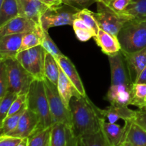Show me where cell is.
Here are the masks:
<instances>
[{
    "label": "cell",
    "mask_w": 146,
    "mask_h": 146,
    "mask_svg": "<svg viewBox=\"0 0 146 146\" xmlns=\"http://www.w3.org/2000/svg\"><path fill=\"white\" fill-rule=\"evenodd\" d=\"M70 109L72 114V131L78 139L101 131V122L104 118L101 109L88 97L80 94L74 96L70 101Z\"/></svg>",
    "instance_id": "6da1fadb"
},
{
    "label": "cell",
    "mask_w": 146,
    "mask_h": 146,
    "mask_svg": "<svg viewBox=\"0 0 146 146\" xmlns=\"http://www.w3.org/2000/svg\"><path fill=\"white\" fill-rule=\"evenodd\" d=\"M27 108L35 113L39 118V125L36 132L52 126L54 123L44 80L35 79L33 81L27 94Z\"/></svg>",
    "instance_id": "7a4b0ae2"
},
{
    "label": "cell",
    "mask_w": 146,
    "mask_h": 146,
    "mask_svg": "<svg viewBox=\"0 0 146 146\" xmlns=\"http://www.w3.org/2000/svg\"><path fill=\"white\" fill-rule=\"evenodd\" d=\"M121 51L133 53L146 48V19H132L124 23L118 34Z\"/></svg>",
    "instance_id": "3957f363"
},
{
    "label": "cell",
    "mask_w": 146,
    "mask_h": 146,
    "mask_svg": "<svg viewBox=\"0 0 146 146\" xmlns=\"http://www.w3.org/2000/svg\"><path fill=\"white\" fill-rule=\"evenodd\" d=\"M3 61L7 66L9 77L8 91L18 95L27 94L35 78L24 68L17 58H7Z\"/></svg>",
    "instance_id": "277c9868"
},
{
    "label": "cell",
    "mask_w": 146,
    "mask_h": 146,
    "mask_svg": "<svg viewBox=\"0 0 146 146\" xmlns=\"http://www.w3.org/2000/svg\"><path fill=\"white\" fill-rule=\"evenodd\" d=\"M50 112L54 123H63L72 128V114L59 95L56 85L46 78L44 79Z\"/></svg>",
    "instance_id": "5b68a950"
},
{
    "label": "cell",
    "mask_w": 146,
    "mask_h": 146,
    "mask_svg": "<svg viewBox=\"0 0 146 146\" xmlns=\"http://www.w3.org/2000/svg\"><path fill=\"white\" fill-rule=\"evenodd\" d=\"M80 10L67 4L48 7L41 18V27L45 31L59 26H72L76 14Z\"/></svg>",
    "instance_id": "8992f818"
},
{
    "label": "cell",
    "mask_w": 146,
    "mask_h": 146,
    "mask_svg": "<svg viewBox=\"0 0 146 146\" xmlns=\"http://www.w3.org/2000/svg\"><path fill=\"white\" fill-rule=\"evenodd\" d=\"M46 50L41 45L19 51L17 59L28 71L35 79L44 80L46 78L44 74Z\"/></svg>",
    "instance_id": "52a82bcc"
},
{
    "label": "cell",
    "mask_w": 146,
    "mask_h": 146,
    "mask_svg": "<svg viewBox=\"0 0 146 146\" xmlns=\"http://www.w3.org/2000/svg\"><path fill=\"white\" fill-rule=\"evenodd\" d=\"M99 29L118 36L119 31L127 21L118 13L101 2H97V12H94Z\"/></svg>",
    "instance_id": "ba28073f"
},
{
    "label": "cell",
    "mask_w": 146,
    "mask_h": 146,
    "mask_svg": "<svg viewBox=\"0 0 146 146\" xmlns=\"http://www.w3.org/2000/svg\"><path fill=\"white\" fill-rule=\"evenodd\" d=\"M111 73V85H127L133 86L134 83L131 80L129 71L122 51L113 56H109Z\"/></svg>",
    "instance_id": "9c48e42d"
},
{
    "label": "cell",
    "mask_w": 146,
    "mask_h": 146,
    "mask_svg": "<svg viewBox=\"0 0 146 146\" xmlns=\"http://www.w3.org/2000/svg\"><path fill=\"white\" fill-rule=\"evenodd\" d=\"M41 26L31 19L18 16L0 27V37L9 34H27L37 29Z\"/></svg>",
    "instance_id": "30bf717a"
},
{
    "label": "cell",
    "mask_w": 146,
    "mask_h": 146,
    "mask_svg": "<svg viewBox=\"0 0 146 146\" xmlns=\"http://www.w3.org/2000/svg\"><path fill=\"white\" fill-rule=\"evenodd\" d=\"M39 125V118L31 110H26L20 118L17 128L7 134V135L17 137V138H29L35 133Z\"/></svg>",
    "instance_id": "8fae6325"
},
{
    "label": "cell",
    "mask_w": 146,
    "mask_h": 146,
    "mask_svg": "<svg viewBox=\"0 0 146 146\" xmlns=\"http://www.w3.org/2000/svg\"><path fill=\"white\" fill-rule=\"evenodd\" d=\"M51 146H78V138L72 128L63 123H54L51 126Z\"/></svg>",
    "instance_id": "7c38bea8"
},
{
    "label": "cell",
    "mask_w": 146,
    "mask_h": 146,
    "mask_svg": "<svg viewBox=\"0 0 146 146\" xmlns=\"http://www.w3.org/2000/svg\"><path fill=\"white\" fill-rule=\"evenodd\" d=\"M24 34H9L0 37V60L17 58Z\"/></svg>",
    "instance_id": "4fadbf2b"
},
{
    "label": "cell",
    "mask_w": 146,
    "mask_h": 146,
    "mask_svg": "<svg viewBox=\"0 0 146 146\" xmlns=\"http://www.w3.org/2000/svg\"><path fill=\"white\" fill-rule=\"evenodd\" d=\"M19 16L25 17L34 20L41 24L40 21L48 6L40 0H17Z\"/></svg>",
    "instance_id": "5bb4252c"
},
{
    "label": "cell",
    "mask_w": 146,
    "mask_h": 146,
    "mask_svg": "<svg viewBox=\"0 0 146 146\" xmlns=\"http://www.w3.org/2000/svg\"><path fill=\"white\" fill-rule=\"evenodd\" d=\"M129 71L130 76L135 84L141 73L146 67V48L133 53L122 51Z\"/></svg>",
    "instance_id": "9a60e30c"
},
{
    "label": "cell",
    "mask_w": 146,
    "mask_h": 146,
    "mask_svg": "<svg viewBox=\"0 0 146 146\" xmlns=\"http://www.w3.org/2000/svg\"><path fill=\"white\" fill-rule=\"evenodd\" d=\"M133 86L111 85L105 98L111 105L128 106L131 105L133 98Z\"/></svg>",
    "instance_id": "2e32d148"
},
{
    "label": "cell",
    "mask_w": 146,
    "mask_h": 146,
    "mask_svg": "<svg viewBox=\"0 0 146 146\" xmlns=\"http://www.w3.org/2000/svg\"><path fill=\"white\" fill-rule=\"evenodd\" d=\"M97 45L101 48L103 53L108 56H113L121 51V46L118 37L99 29L97 35L94 37Z\"/></svg>",
    "instance_id": "e0dca14e"
},
{
    "label": "cell",
    "mask_w": 146,
    "mask_h": 146,
    "mask_svg": "<svg viewBox=\"0 0 146 146\" xmlns=\"http://www.w3.org/2000/svg\"><path fill=\"white\" fill-rule=\"evenodd\" d=\"M57 61H58L61 69L65 73L66 76L69 78V80L71 81L76 89L77 90L78 94L84 97H88L86 96V90L84 88V85H83L81 78L78 75V71H77L76 68L72 63V61L65 55L60 56L57 59Z\"/></svg>",
    "instance_id": "ac0fdd59"
},
{
    "label": "cell",
    "mask_w": 146,
    "mask_h": 146,
    "mask_svg": "<svg viewBox=\"0 0 146 146\" xmlns=\"http://www.w3.org/2000/svg\"><path fill=\"white\" fill-rule=\"evenodd\" d=\"M101 131L111 146H120L125 139V126L121 127L115 123L106 122L103 118L101 122Z\"/></svg>",
    "instance_id": "d6986e66"
},
{
    "label": "cell",
    "mask_w": 146,
    "mask_h": 146,
    "mask_svg": "<svg viewBox=\"0 0 146 146\" xmlns=\"http://www.w3.org/2000/svg\"><path fill=\"white\" fill-rule=\"evenodd\" d=\"M100 111L103 118H107L111 123H115L119 119L125 121H133L136 114V111L130 109L125 106L111 105L106 109H101Z\"/></svg>",
    "instance_id": "ffe728a7"
},
{
    "label": "cell",
    "mask_w": 146,
    "mask_h": 146,
    "mask_svg": "<svg viewBox=\"0 0 146 146\" xmlns=\"http://www.w3.org/2000/svg\"><path fill=\"white\" fill-rule=\"evenodd\" d=\"M125 133L124 141L133 146H146V131L133 121H125Z\"/></svg>",
    "instance_id": "44dd1931"
},
{
    "label": "cell",
    "mask_w": 146,
    "mask_h": 146,
    "mask_svg": "<svg viewBox=\"0 0 146 146\" xmlns=\"http://www.w3.org/2000/svg\"><path fill=\"white\" fill-rule=\"evenodd\" d=\"M57 88L61 98L67 108H70V101L74 96L78 95V92L73 85L69 78L60 67V74L58 78Z\"/></svg>",
    "instance_id": "7402d4cb"
},
{
    "label": "cell",
    "mask_w": 146,
    "mask_h": 146,
    "mask_svg": "<svg viewBox=\"0 0 146 146\" xmlns=\"http://www.w3.org/2000/svg\"><path fill=\"white\" fill-rule=\"evenodd\" d=\"M119 15L126 20L146 19V0H131L128 7Z\"/></svg>",
    "instance_id": "603a6c76"
},
{
    "label": "cell",
    "mask_w": 146,
    "mask_h": 146,
    "mask_svg": "<svg viewBox=\"0 0 146 146\" xmlns=\"http://www.w3.org/2000/svg\"><path fill=\"white\" fill-rule=\"evenodd\" d=\"M44 74L47 79L57 86L59 78L60 66L57 60L49 53H46Z\"/></svg>",
    "instance_id": "cb8c5ba5"
},
{
    "label": "cell",
    "mask_w": 146,
    "mask_h": 146,
    "mask_svg": "<svg viewBox=\"0 0 146 146\" xmlns=\"http://www.w3.org/2000/svg\"><path fill=\"white\" fill-rule=\"evenodd\" d=\"M19 16L17 0H4L0 5V27Z\"/></svg>",
    "instance_id": "d4e9b609"
},
{
    "label": "cell",
    "mask_w": 146,
    "mask_h": 146,
    "mask_svg": "<svg viewBox=\"0 0 146 146\" xmlns=\"http://www.w3.org/2000/svg\"><path fill=\"white\" fill-rule=\"evenodd\" d=\"M27 109V104L16 113L7 116L2 122L0 123V135H7L17 128L21 115Z\"/></svg>",
    "instance_id": "484cf974"
},
{
    "label": "cell",
    "mask_w": 146,
    "mask_h": 146,
    "mask_svg": "<svg viewBox=\"0 0 146 146\" xmlns=\"http://www.w3.org/2000/svg\"><path fill=\"white\" fill-rule=\"evenodd\" d=\"M44 30L41 26L37 29L24 34L19 51H24V50L33 48L36 46L41 45L43 36H44Z\"/></svg>",
    "instance_id": "4316f807"
},
{
    "label": "cell",
    "mask_w": 146,
    "mask_h": 146,
    "mask_svg": "<svg viewBox=\"0 0 146 146\" xmlns=\"http://www.w3.org/2000/svg\"><path fill=\"white\" fill-rule=\"evenodd\" d=\"M72 27L76 36L81 41H87L96 36V33L84 21L78 18L74 19Z\"/></svg>",
    "instance_id": "83f0119b"
},
{
    "label": "cell",
    "mask_w": 146,
    "mask_h": 146,
    "mask_svg": "<svg viewBox=\"0 0 146 146\" xmlns=\"http://www.w3.org/2000/svg\"><path fill=\"white\" fill-rule=\"evenodd\" d=\"M78 146H111L101 130L94 134L84 135L78 139Z\"/></svg>",
    "instance_id": "f1b7e54d"
},
{
    "label": "cell",
    "mask_w": 146,
    "mask_h": 146,
    "mask_svg": "<svg viewBox=\"0 0 146 146\" xmlns=\"http://www.w3.org/2000/svg\"><path fill=\"white\" fill-rule=\"evenodd\" d=\"M51 127L41 130L29 138L28 146H51Z\"/></svg>",
    "instance_id": "f546056e"
},
{
    "label": "cell",
    "mask_w": 146,
    "mask_h": 146,
    "mask_svg": "<svg viewBox=\"0 0 146 146\" xmlns=\"http://www.w3.org/2000/svg\"><path fill=\"white\" fill-rule=\"evenodd\" d=\"M131 105L135 106L139 109L146 108V84H134Z\"/></svg>",
    "instance_id": "4dcf8cb0"
},
{
    "label": "cell",
    "mask_w": 146,
    "mask_h": 146,
    "mask_svg": "<svg viewBox=\"0 0 146 146\" xmlns=\"http://www.w3.org/2000/svg\"><path fill=\"white\" fill-rule=\"evenodd\" d=\"M18 96L16 93L7 91L3 98H0V123L7 116L13 102Z\"/></svg>",
    "instance_id": "1f68e13d"
},
{
    "label": "cell",
    "mask_w": 146,
    "mask_h": 146,
    "mask_svg": "<svg viewBox=\"0 0 146 146\" xmlns=\"http://www.w3.org/2000/svg\"><path fill=\"white\" fill-rule=\"evenodd\" d=\"M76 18H78L84 21L97 35L99 30V27L94 17V12L90 11L88 9H84L77 12L76 14Z\"/></svg>",
    "instance_id": "d6a6232c"
},
{
    "label": "cell",
    "mask_w": 146,
    "mask_h": 146,
    "mask_svg": "<svg viewBox=\"0 0 146 146\" xmlns=\"http://www.w3.org/2000/svg\"><path fill=\"white\" fill-rule=\"evenodd\" d=\"M41 45L42 46L43 48L46 50V52L51 54L56 60L60 56L64 55L61 53V51L59 50V48L56 45V44L53 41L52 38H51V36L48 34V31H45L44 30V36H43L42 41H41Z\"/></svg>",
    "instance_id": "836d02e7"
},
{
    "label": "cell",
    "mask_w": 146,
    "mask_h": 146,
    "mask_svg": "<svg viewBox=\"0 0 146 146\" xmlns=\"http://www.w3.org/2000/svg\"><path fill=\"white\" fill-rule=\"evenodd\" d=\"M9 77L7 66L3 60H0V98H3L8 91Z\"/></svg>",
    "instance_id": "e575fe53"
},
{
    "label": "cell",
    "mask_w": 146,
    "mask_h": 146,
    "mask_svg": "<svg viewBox=\"0 0 146 146\" xmlns=\"http://www.w3.org/2000/svg\"><path fill=\"white\" fill-rule=\"evenodd\" d=\"M27 94H21V95H18L17 98H16L15 101L13 102L11 108H10L9 111L8 113L9 115H11L12 114L16 113L19 111L21 109L23 106L27 104Z\"/></svg>",
    "instance_id": "d590c367"
},
{
    "label": "cell",
    "mask_w": 146,
    "mask_h": 146,
    "mask_svg": "<svg viewBox=\"0 0 146 146\" xmlns=\"http://www.w3.org/2000/svg\"><path fill=\"white\" fill-rule=\"evenodd\" d=\"M131 0H111L108 7H110L115 12L121 14L128 7Z\"/></svg>",
    "instance_id": "8d00e7d4"
},
{
    "label": "cell",
    "mask_w": 146,
    "mask_h": 146,
    "mask_svg": "<svg viewBox=\"0 0 146 146\" xmlns=\"http://www.w3.org/2000/svg\"><path fill=\"white\" fill-rule=\"evenodd\" d=\"M63 4L71 6L79 10L87 9L96 2V0H62Z\"/></svg>",
    "instance_id": "74e56055"
},
{
    "label": "cell",
    "mask_w": 146,
    "mask_h": 146,
    "mask_svg": "<svg viewBox=\"0 0 146 146\" xmlns=\"http://www.w3.org/2000/svg\"><path fill=\"white\" fill-rule=\"evenodd\" d=\"M22 138L11 135H0V146H17Z\"/></svg>",
    "instance_id": "f35d334b"
},
{
    "label": "cell",
    "mask_w": 146,
    "mask_h": 146,
    "mask_svg": "<svg viewBox=\"0 0 146 146\" xmlns=\"http://www.w3.org/2000/svg\"><path fill=\"white\" fill-rule=\"evenodd\" d=\"M133 121L146 131V109L143 108L136 111V114Z\"/></svg>",
    "instance_id": "ab89813d"
},
{
    "label": "cell",
    "mask_w": 146,
    "mask_h": 146,
    "mask_svg": "<svg viewBox=\"0 0 146 146\" xmlns=\"http://www.w3.org/2000/svg\"><path fill=\"white\" fill-rule=\"evenodd\" d=\"M48 7H57L63 4L62 0H40Z\"/></svg>",
    "instance_id": "60d3db41"
},
{
    "label": "cell",
    "mask_w": 146,
    "mask_h": 146,
    "mask_svg": "<svg viewBox=\"0 0 146 146\" xmlns=\"http://www.w3.org/2000/svg\"><path fill=\"white\" fill-rule=\"evenodd\" d=\"M135 84H146V67L143 69V71L141 73L139 77L137 79Z\"/></svg>",
    "instance_id": "b9f144b4"
},
{
    "label": "cell",
    "mask_w": 146,
    "mask_h": 146,
    "mask_svg": "<svg viewBox=\"0 0 146 146\" xmlns=\"http://www.w3.org/2000/svg\"><path fill=\"white\" fill-rule=\"evenodd\" d=\"M29 145V138H22L21 142L17 145V146H28Z\"/></svg>",
    "instance_id": "7bdbcfd3"
},
{
    "label": "cell",
    "mask_w": 146,
    "mask_h": 146,
    "mask_svg": "<svg viewBox=\"0 0 146 146\" xmlns=\"http://www.w3.org/2000/svg\"><path fill=\"white\" fill-rule=\"evenodd\" d=\"M111 0H96V2H101L103 3V4H106V6L108 5V4L110 3V1H111Z\"/></svg>",
    "instance_id": "ee69618b"
},
{
    "label": "cell",
    "mask_w": 146,
    "mask_h": 146,
    "mask_svg": "<svg viewBox=\"0 0 146 146\" xmlns=\"http://www.w3.org/2000/svg\"><path fill=\"white\" fill-rule=\"evenodd\" d=\"M120 146H133L132 145H131V143L128 142V141H123V142L121 143V145Z\"/></svg>",
    "instance_id": "f6af8a7d"
},
{
    "label": "cell",
    "mask_w": 146,
    "mask_h": 146,
    "mask_svg": "<svg viewBox=\"0 0 146 146\" xmlns=\"http://www.w3.org/2000/svg\"><path fill=\"white\" fill-rule=\"evenodd\" d=\"M4 0H0V5H1V4H2L3 2H4Z\"/></svg>",
    "instance_id": "bcb514c9"
},
{
    "label": "cell",
    "mask_w": 146,
    "mask_h": 146,
    "mask_svg": "<svg viewBox=\"0 0 146 146\" xmlns=\"http://www.w3.org/2000/svg\"><path fill=\"white\" fill-rule=\"evenodd\" d=\"M145 109H146V108H145Z\"/></svg>",
    "instance_id": "7dc6e473"
}]
</instances>
